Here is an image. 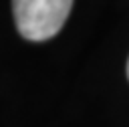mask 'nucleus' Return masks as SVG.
Here are the masks:
<instances>
[{
	"label": "nucleus",
	"instance_id": "obj_1",
	"mask_svg": "<svg viewBox=\"0 0 129 127\" xmlns=\"http://www.w3.org/2000/svg\"><path fill=\"white\" fill-rule=\"evenodd\" d=\"M71 8L73 0H12L16 28L28 40L54 36L69 18Z\"/></svg>",
	"mask_w": 129,
	"mask_h": 127
},
{
	"label": "nucleus",
	"instance_id": "obj_2",
	"mask_svg": "<svg viewBox=\"0 0 129 127\" xmlns=\"http://www.w3.org/2000/svg\"><path fill=\"white\" fill-rule=\"evenodd\" d=\"M127 79H129V58H127Z\"/></svg>",
	"mask_w": 129,
	"mask_h": 127
}]
</instances>
